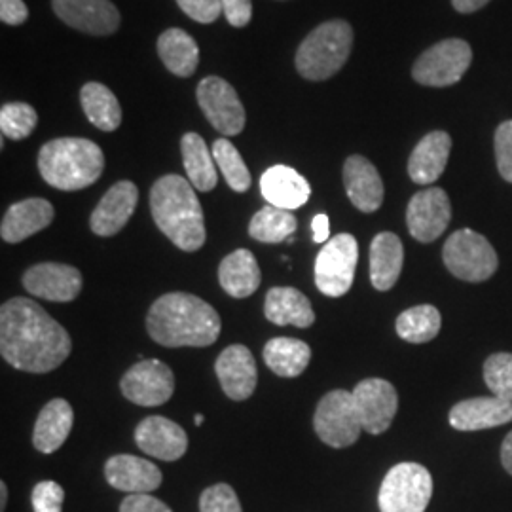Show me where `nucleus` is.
<instances>
[{
  "instance_id": "obj_8",
  "label": "nucleus",
  "mask_w": 512,
  "mask_h": 512,
  "mask_svg": "<svg viewBox=\"0 0 512 512\" xmlns=\"http://www.w3.org/2000/svg\"><path fill=\"white\" fill-rule=\"evenodd\" d=\"M313 427L317 437L332 448H348L359 440L363 425L353 393L334 389L327 393L315 410Z\"/></svg>"
},
{
  "instance_id": "obj_15",
  "label": "nucleus",
  "mask_w": 512,
  "mask_h": 512,
  "mask_svg": "<svg viewBox=\"0 0 512 512\" xmlns=\"http://www.w3.org/2000/svg\"><path fill=\"white\" fill-rule=\"evenodd\" d=\"M57 18L82 33L107 37L118 31L120 12L110 0H52Z\"/></svg>"
},
{
  "instance_id": "obj_47",
  "label": "nucleus",
  "mask_w": 512,
  "mask_h": 512,
  "mask_svg": "<svg viewBox=\"0 0 512 512\" xmlns=\"http://www.w3.org/2000/svg\"><path fill=\"white\" fill-rule=\"evenodd\" d=\"M490 0H452L454 8L459 14H473L476 10H480L482 6H486Z\"/></svg>"
},
{
  "instance_id": "obj_49",
  "label": "nucleus",
  "mask_w": 512,
  "mask_h": 512,
  "mask_svg": "<svg viewBox=\"0 0 512 512\" xmlns=\"http://www.w3.org/2000/svg\"><path fill=\"white\" fill-rule=\"evenodd\" d=\"M6 501H8V488L4 482H0V512L6 509Z\"/></svg>"
},
{
  "instance_id": "obj_18",
  "label": "nucleus",
  "mask_w": 512,
  "mask_h": 512,
  "mask_svg": "<svg viewBox=\"0 0 512 512\" xmlns=\"http://www.w3.org/2000/svg\"><path fill=\"white\" fill-rule=\"evenodd\" d=\"M139 202V188L131 181H120L110 186L103 200L95 207L90 219L93 234L101 238L116 236L126 224Z\"/></svg>"
},
{
  "instance_id": "obj_23",
  "label": "nucleus",
  "mask_w": 512,
  "mask_h": 512,
  "mask_svg": "<svg viewBox=\"0 0 512 512\" xmlns=\"http://www.w3.org/2000/svg\"><path fill=\"white\" fill-rule=\"evenodd\" d=\"M54 205L42 198H29L8 207L0 224V236L6 243H19L48 228L54 220Z\"/></svg>"
},
{
  "instance_id": "obj_28",
  "label": "nucleus",
  "mask_w": 512,
  "mask_h": 512,
  "mask_svg": "<svg viewBox=\"0 0 512 512\" xmlns=\"http://www.w3.org/2000/svg\"><path fill=\"white\" fill-rule=\"evenodd\" d=\"M73 406L65 399H54L42 408L38 414L35 431H33V444L42 454H54L65 440L69 439L73 429Z\"/></svg>"
},
{
  "instance_id": "obj_32",
  "label": "nucleus",
  "mask_w": 512,
  "mask_h": 512,
  "mask_svg": "<svg viewBox=\"0 0 512 512\" xmlns=\"http://www.w3.org/2000/svg\"><path fill=\"white\" fill-rule=\"evenodd\" d=\"M264 361L281 378L300 376L311 361V348L294 338H274L264 346Z\"/></svg>"
},
{
  "instance_id": "obj_13",
  "label": "nucleus",
  "mask_w": 512,
  "mask_h": 512,
  "mask_svg": "<svg viewBox=\"0 0 512 512\" xmlns=\"http://www.w3.org/2000/svg\"><path fill=\"white\" fill-rule=\"evenodd\" d=\"M452 220L450 198L442 188H425L412 196L406 209V224L410 236L420 243L439 239Z\"/></svg>"
},
{
  "instance_id": "obj_4",
  "label": "nucleus",
  "mask_w": 512,
  "mask_h": 512,
  "mask_svg": "<svg viewBox=\"0 0 512 512\" xmlns=\"http://www.w3.org/2000/svg\"><path fill=\"white\" fill-rule=\"evenodd\" d=\"M103 169V150L90 139H54L38 152V171L42 179L57 190L74 192L88 188L99 181Z\"/></svg>"
},
{
  "instance_id": "obj_26",
  "label": "nucleus",
  "mask_w": 512,
  "mask_h": 512,
  "mask_svg": "<svg viewBox=\"0 0 512 512\" xmlns=\"http://www.w3.org/2000/svg\"><path fill=\"white\" fill-rule=\"evenodd\" d=\"M403 241L393 232H382L370 245V281L376 291H391L403 272Z\"/></svg>"
},
{
  "instance_id": "obj_10",
  "label": "nucleus",
  "mask_w": 512,
  "mask_h": 512,
  "mask_svg": "<svg viewBox=\"0 0 512 512\" xmlns=\"http://www.w3.org/2000/svg\"><path fill=\"white\" fill-rule=\"evenodd\" d=\"M359 262V245L351 234H338L327 241L315 258V285L330 298L349 293Z\"/></svg>"
},
{
  "instance_id": "obj_41",
  "label": "nucleus",
  "mask_w": 512,
  "mask_h": 512,
  "mask_svg": "<svg viewBox=\"0 0 512 512\" xmlns=\"http://www.w3.org/2000/svg\"><path fill=\"white\" fill-rule=\"evenodd\" d=\"M495 158L501 177L512 183V120L503 122L495 131Z\"/></svg>"
},
{
  "instance_id": "obj_31",
  "label": "nucleus",
  "mask_w": 512,
  "mask_h": 512,
  "mask_svg": "<svg viewBox=\"0 0 512 512\" xmlns=\"http://www.w3.org/2000/svg\"><path fill=\"white\" fill-rule=\"evenodd\" d=\"M181 154H183L184 169L190 184L200 192H211L217 183V167L213 152L205 145L198 133H186L181 139Z\"/></svg>"
},
{
  "instance_id": "obj_36",
  "label": "nucleus",
  "mask_w": 512,
  "mask_h": 512,
  "mask_svg": "<svg viewBox=\"0 0 512 512\" xmlns=\"http://www.w3.org/2000/svg\"><path fill=\"white\" fill-rule=\"evenodd\" d=\"M211 152L228 186L236 192H247L251 188V173L243 162L238 148L228 139H217Z\"/></svg>"
},
{
  "instance_id": "obj_48",
  "label": "nucleus",
  "mask_w": 512,
  "mask_h": 512,
  "mask_svg": "<svg viewBox=\"0 0 512 512\" xmlns=\"http://www.w3.org/2000/svg\"><path fill=\"white\" fill-rule=\"evenodd\" d=\"M501 463L505 471L512 476V431L505 437V442L501 446Z\"/></svg>"
},
{
  "instance_id": "obj_11",
  "label": "nucleus",
  "mask_w": 512,
  "mask_h": 512,
  "mask_svg": "<svg viewBox=\"0 0 512 512\" xmlns=\"http://www.w3.org/2000/svg\"><path fill=\"white\" fill-rule=\"evenodd\" d=\"M198 103L211 126L222 135H239L245 128V109L236 90L220 76H207L198 84Z\"/></svg>"
},
{
  "instance_id": "obj_34",
  "label": "nucleus",
  "mask_w": 512,
  "mask_h": 512,
  "mask_svg": "<svg viewBox=\"0 0 512 512\" xmlns=\"http://www.w3.org/2000/svg\"><path fill=\"white\" fill-rule=\"evenodd\" d=\"M442 319L435 306L421 304L403 311L397 319V334L410 344H425L439 336Z\"/></svg>"
},
{
  "instance_id": "obj_5",
  "label": "nucleus",
  "mask_w": 512,
  "mask_h": 512,
  "mask_svg": "<svg viewBox=\"0 0 512 512\" xmlns=\"http://www.w3.org/2000/svg\"><path fill=\"white\" fill-rule=\"evenodd\" d=\"M353 29L344 19H332L315 27L296 52V71L306 80L321 82L338 73L351 54Z\"/></svg>"
},
{
  "instance_id": "obj_1",
  "label": "nucleus",
  "mask_w": 512,
  "mask_h": 512,
  "mask_svg": "<svg viewBox=\"0 0 512 512\" xmlns=\"http://www.w3.org/2000/svg\"><path fill=\"white\" fill-rule=\"evenodd\" d=\"M69 332L29 298H12L0 308V353L14 368L52 372L71 355Z\"/></svg>"
},
{
  "instance_id": "obj_14",
  "label": "nucleus",
  "mask_w": 512,
  "mask_h": 512,
  "mask_svg": "<svg viewBox=\"0 0 512 512\" xmlns=\"http://www.w3.org/2000/svg\"><path fill=\"white\" fill-rule=\"evenodd\" d=\"M353 399L363 431L370 435L385 433L399 410L397 389L380 378H368L359 382L353 389Z\"/></svg>"
},
{
  "instance_id": "obj_3",
  "label": "nucleus",
  "mask_w": 512,
  "mask_h": 512,
  "mask_svg": "<svg viewBox=\"0 0 512 512\" xmlns=\"http://www.w3.org/2000/svg\"><path fill=\"white\" fill-rule=\"evenodd\" d=\"M150 213L156 226L181 251L202 249L207 232L202 203L194 186L179 175H165L150 190Z\"/></svg>"
},
{
  "instance_id": "obj_19",
  "label": "nucleus",
  "mask_w": 512,
  "mask_h": 512,
  "mask_svg": "<svg viewBox=\"0 0 512 512\" xmlns=\"http://www.w3.org/2000/svg\"><path fill=\"white\" fill-rule=\"evenodd\" d=\"M220 387L232 401L249 399L256 389V363L253 353L245 346H228L217 359Z\"/></svg>"
},
{
  "instance_id": "obj_38",
  "label": "nucleus",
  "mask_w": 512,
  "mask_h": 512,
  "mask_svg": "<svg viewBox=\"0 0 512 512\" xmlns=\"http://www.w3.org/2000/svg\"><path fill=\"white\" fill-rule=\"evenodd\" d=\"M484 382L495 397L512 403V353H495L486 359Z\"/></svg>"
},
{
  "instance_id": "obj_6",
  "label": "nucleus",
  "mask_w": 512,
  "mask_h": 512,
  "mask_svg": "<svg viewBox=\"0 0 512 512\" xmlns=\"http://www.w3.org/2000/svg\"><path fill=\"white\" fill-rule=\"evenodd\" d=\"M444 266L461 281H488L499 268V258L492 243L475 230L454 232L442 249Z\"/></svg>"
},
{
  "instance_id": "obj_24",
  "label": "nucleus",
  "mask_w": 512,
  "mask_h": 512,
  "mask_svg": "<svg viewBox=\"0 0 512 512\" xmlns=\"http://www.w3.org/2000/svg\"><path fill=\"white\" fill-rule=\"evenodd\" d=\"M260 192L264 200L279 207L294 211L310 200V183L289 165H274L266 169L260 179Z\"/></svg>"
},
{
  "instance_id": "obj_35",
  "label": "nucleus",
  "mask_w": 512,
  "mask_h": 512,
  "mask_svg": "<svg viewBox=\"0 0 512 512\" xmlns=\"http://www.w3.org/2000/svg\"><path fill=\"white\" fill-rule=\"evenodd\" d=\"M296 217L287 209L266 205L249 224V236L260 243H281L296 232Z\"/></svg>"
},
{
  "instance_id": "obj_44",
  "label": "nucleus",
  "mask_w": 512,
  "mask_h": 512,
  "mask_svg": "<svg viewBox=\"0 0 512 512\" xmlns=\"http://www.w3.org/2000/svg\"><path fill=\"white\" fill-rule=\"evenodd\" d=\"M120 512H173L164 501L150 494H131L122 501Z\"/></svg>"
},
{
  "instance_id": "obj_40",
  "label": "nucleus",
  "mask_w": 512,
  "mask_h": 512,
  "mask_svg": "<svg viewBox=\"0 0 512 512\" xmlns=\"http://www.w3.org/2000/svg\"><path fill=\"white\" fill-rule=\"evenodd\" d=\"M65 490L54 480H42L33 490L35 512H63Z\"/></svg>"
},
{
  "instance_id": "obj_42",
  "label": "nucleus",
  "mask_w": 512,
  "mask_h": 512,
  "mask_svg": "<svg viewBox=\"0 0 512 512\" xmlns=\"http://www.w3.org/2000/svg\"><path fill=\"white\" fill-rule=\"evenodd\" d=\"M177 4L188 18L198 23H213L222 12L220 0H177Z\"/></svg>"
},
{
  "instance_id": "obj_7",
  "label": "nucleus",
  "mask_w": 512,
  "mask_h": 512,
  "mask_svg": "<svg viewBox=\"0 0 512 512\" xmlns=\"http://www.w3.org/2000/svg\"><path fill=\"white\" fill-rule=\"evenodd\" d=\"M433 495L431 473L420 463L395 465L380 486L378 505L382 512H425Z\"/></svg>"
},
{
  "instance_id": "obj_25",
  "label": "nucleus",
  "mask_w": 512,
  "mask_h": 512,
  "mask_svg": "<svg viewBox=\"0 0 512 512\" xmlns=\"http://www.w3.org/2000/svg\"><path fill=\"white\" fill-rule=\"evenodd\" d=\"M452 150V139L446 131L425 135L408 160V175L416 184H433L444 173Z\"/></svg>"
},
{
  "instance_id": "obj_29",
  "label": "nucleus",
  "mask_w": 512,
  "mask_h": 512,
  "mask_svg": "<svg viewBox=\"0 0 512 512\" xmlns=\"http://www.w3.org/2000/svg\"><path fill=\"white\" fill-rule=\"evenodd\" d=\"M260 281L262 274L258 262L255 255L247 249H238L220 262V287L234 298H247L255 294L260 287Z\"/></svg>"
},
{
  "instance_id": "obj_20",
  "label": "nucleus",
  "mask_w": 512,
  "mask_h": 512,
  "mask_svg": "<svg viewBox=\"0 0 512 512\" xmlns=\"http://www.w3.org/2000/svg\"><path fill=\"white\" fill-rule=\"evenodd\" d=\"M105 478L114 490L126 494H150L160 488L162 471L145 458L120 454L105 463Z\"/></svg>"
},
{
  "instance_id": "obj_12",
  "label": "nucleus",
  "mask_w": 512,
  "mask_h": 512,
  "mask_svg": "<svg viewBox=\"0 0 512 512\" xmlns=\"http://www.w3.org/2000/svg\"><path fill=\"white\" fill-rule=\"evenodd\" d=\"M120 389L124 397L139 406H160L175 393V376L171 368L158 359H145L124 374Z\"/></svg>"
},
{
  "instance_id": "obj_50",
  "label": "nucleus",
  "mask_w": 512,
  "mask_h": 512,
  "mask_svg": "<svg viewBox=\"0 0 512 512\" xmlns=\"http://www.w3.org/2000/svg\"><path fill=\"white\" fill-rule=\"evenodd\" d=\"M203 420H205V418H203L202 414H196V418H194L196 425H202Z\"/></svg>"
},
{
  "instance_id": "obj_17",
  "label": "nucleus",
  "mask_w": 512,
  "mask_h": 512,
  "mask_svg": "<svg viewBox=\"0 0 512 512\" xmlns=\"http://www.w3.org/2000/svg\"><path fill=\"white\" fill-rule=\"evenodd\" d=\"M137 446L150 456L162 461H177L188 450V437L183 427L162 416H150L135 429Z\"/></svg>"
},
{
  "instance_id": "obj_30",
  "label": "nucleus",
  "mask_w": 512,
  "mask_h": 512,
  "mask_svg": "<svg viewBox=\"0 0 512 512\" xmlns=\"http://www.w3.org/2000/svg\"><path fill=\"white\" fill-rule=\"evenodd\" d=\"M158 54L164 61L165 69L181 78L196 73L200 63V48L183 29H167L162 33L158 38Z\"/></svg>"
},
{
  "instance_id": "obj_37",
  "label": "nucleus",
  "mask_w": 512,
  "mask_h": 512,
  "mask_svg": "<svg viewBox=\"0 0 512 512\" xmlns=\"http://www.w3.org/2000/svg\"><path fill=\"white\" fill-rule=\"evenodd\" d=\"M37 122V110L27 103H8L0 109L2 137L12 141L27 139L37 128Z\"/></svg>"
},
{
  "instance_id": "obj_16",
  "label": "nucleus",
  "mask_w": 512,
  "mask_h": 512,
  "mask_svg": "<svg viewBox=\"0 0 512 512\" xmlns=\"http://www.w3.org/2000/svg\"><path fill=\"white\" fill-rule=\"evenodd\" d=\"M23 287L42 300L73 302L82 291V274L69 264L44 262L23 274Z\"/></svg>"
},
{
  "instance_id": "obj_45",
  "label": "nucleus",
  "mask_w": 512,
  "mask_h": 512,
  "mask_svg": "<svg viewBox=\"0 0 512 512\" xmlns=\"http://www.w3.org/2000/svg\"><path fill=\"white\" fill-rule=\"evenodd\" d=\"M29 18V10L23 0H0V19L6 25H23Z\"/></svg>"
},
{
  "instance_id": "obj_27",
  "label": "nucleus",
  "mask_w": 512,
  "mask_h": 512,
  "mask_svg": "<svg viewBox=\"0 0 512 512\" xmlns=\"http://www.w3.org/2000/svg\"><path fill=\"white\" fill-rule=\"evenodd\" d=\"M264 315L279 327L294 325L298 329H308L315 323V311L308 296L293 287L270 289L264 300Z\"/></svg>"
},
{
  "instance_id": "obj_9",
  "label": "nucleus",
  "mask_w": 512,
  "mask_h": 512,
  "mask_svg": "<svg viewBox=\"0 0 512 512\" xmlns=\"http://www.w3.org/2000/svg\"><path fill=\"white\" fill-rule=\"evenodd\" d=\"M473 61V50L465 40L448 38L431 46L414 63L412 76L421 86L446 88L459 82Z\"/></svg>"
},
{
  "instance_id": "obj_2",
  "label": "nucleus",
  "mask_w": 512,
  "mask_h": 512,
  "mask_svg": "<svg viewBox=\"0 0 512 512\" xmlns=\"http://www.w3.org/2000/svg\"><path fill=\"white\" fill-rule=\"evenodd\" d=\"M220 329L217 310L194 294H164L147 315L150 338L165 348L213 346L219 340Z\"/></svg>"
},
{
  "instance_id": "obj_33",
  "label": "nucleus",
  "mask_w": 512,
  "mask_h": 512,
  "mask_svg": "<svg viewBox=\"0 0 512 512\" xmlns=\"http://www.w3.org/2000/svg\"><path fill=\"white\" fill-rule=\"evenodd\" d=\"M80 103L88 120L101 131H116L122 124V107L116 95L99 82H88L80 90Z\"/></svg>"
},
{
  "instance_id": "obj_43",
  "label": "nucleus",
  "mask_w": 512,
  "mask_h": 512,
  "mask_svg": "<svg viewBox=\"0 0 512 512\" xmlns=\"http://www.w3.org/2000/svg\"><path fill=\"white\" fill-rule=\"evenodd\" d=\"M222 14L228 19L232 27H245L253 19V2L251 0H220Z\"/></svg>"
},
{
  "instance_id": "obj_46",
  "label": "nucleus",
  "mask_w": 512,
  "mask_h": 512,
  "mask_svg": "<svg viewBox=\"0 0 512 512\" xmlns=\"http://www.w3.org/2000/svg\"><path fill=\"white\" fill-rule=\"evenodd\" d=\"M311 230H313V241L315 243H327L330 236V220L325 213L315 215L311 220Z\"/></svg>"
},
{
  "instance_id": "obj_39",
  "label": "nucleus",
  "mask_w": 512,
  "mask_h": 512,
  "mask_svg": "<svg viewBox=\"0 0 512 512\" xmlns=\"http://www.w3.org/2000/svg\"><path fill=\"white\" fill-rule=\"evenodd\" d=\"M200 512H243L238 494L228 484H215L203 490Z\"/></svg>"
},
{
  "instance_id": "obj_22",
  "label": "nucleus",
  "mask_w": 512,
  "mask_h": 512,
  "mask_svg": "<svg viewBox=\"0 0 512 512\" xmlns=\"http://www.w3.org/2000/svg\"><path fill=\"white\" fill-rule=\"evenodd\" d=\"M448 421L456 431H482L512 421V403L499 397H476L456 404Z\"/></svg>"
},
{
  "instance_id": "obj_21",
  "label": "nucleus",
  "mask_w": 512,
  "mask_h": 512,
  "mask_svg": "<svg viewBox=\"0 0 512 512\" xmlns=\"http://www.w3.org/2000/svg\"><path fill=\"white\" fill-rule=\"evenodd\" d=\"M344 184L351 203L363 211L374 213L384 203V183L378 169L365 156H349L344 164Z\"/></svg>"
}]
</instances>
